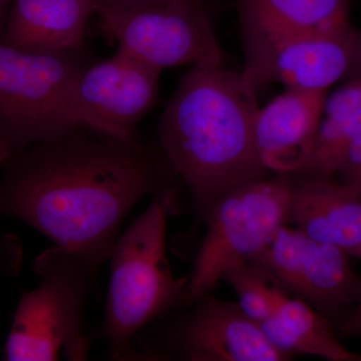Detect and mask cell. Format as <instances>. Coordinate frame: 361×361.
<instances>
[{"label": "cell", "instance_id": "cell-19", "mask_svg": "<svg viewBox=\"0 0 361 361\" xmlns=\"http://www.w3.org/2000/svg\"><path fill=\"white\" fill-rule=\"evenodd\" d=\"M14 154L11 145L0 134V167ZM0 266L7 274H13L20 266V251L14 240L4 238L0 235Z\"/></svg>", "mask_w": 361, "mask_h": 361}, {"label": "cell", "instance_id": "cell-4", "mask_svg": "<svg viewBox=\"0 0 361 361\" xmlns=\"http://www.w3.org/2000/svg\"><path fill=\"white\" fill-rule=\"evenodd\" d=\"M92 63L85 49L37 54L0 40V134L14 154L90 121L75 101L80 75Z\"/></svg>", "mask_w": 361, "mask_h": 361}, {"label": "cell", "instance_id": "cell-20", "mask_svg": "<svg viewBox=\"0 0 361 361\" xmlns=\"http://www.w3.org/2000/svg\"><path fill=\"white\" fill-rule=\"evenodd\" d=\"M338 329L343 336H361V285L360 295H358L353 312Z\"/></svg>", "mask_w": 361, "mask_h": 361}, {"label": "cell", "instance_id": "cell-1", "mask_svg": "<svg viewBox=\"0 0 361 361\" xmlns=\"http://www.w3.org/2000/svg\"><path fill=\"white\" fill-rule=\"evenodd\" d=\"M179 180L158 142L78 128L9 158L0 214L75 254L96 278L137 202L152 197L179 211Z\"/></svg>", "mask_w": 361, "mask_h": 361}, {"label": "cell", "instance_id": "cell-11", "mask_svg": "<svg viewBox=\"0 0 361 361\" xmlns=\"http://www.w3.org/2000/svg\"><path fill=\"white\" fill-rule=\"evenodd\" d=\"M161 73L118 51L82 71L75 87V103L92 130L125 139L135 137L137 126L156 103Z\"/></svg>", "mask_w": 361, "mask_h": 361}, {"label": "cell", "instance_id": "cell-9", "mask_svg": "<svg viewBox=\"0 0 361 361\" xmlns=\"http://www.w3.org/2000/svg\"><path fill=\"white\" fill-rule=\"evenodd\" d=\"M118 49L163 68L223 63L222 49L202 0L114 6L99 0L97 13Z\"/></svg>", "mask_w": 361, "mask_h": 361}, {"label": "cell", "instance_id": "cell-13", "mask_svg": "<svg viewBox=\"0 0 361 361\" xmlns=\"http://www.w3.org/2000/svg\"><path fill=\"white\" fill-rule=\"evenodd\" d=\"M289 223L315 241L361 257V189L355 185L293 176Z\"/></svg>", "mask_w": 361, "mask_h": 361}, {"label": "cell", "instance_id": "cell-2", "mask_svg": "<svg viewBox=\"0 0 361 361\" xmlns=\"http://www.w3.org/2000/svg\"><path fill=\"white\" fill-rule=\"evenodd\" d=\"M257 94L223 63H198L166 106L158 144L191 194L194 230L228 190L267 177L254 137Z\"/></svg>", "mask_w": 361, "mask_h": 361}, {"label": "cell", "instance_id": "cell-6", "mask_svg": "<svg viewBox=\"0 0 361 361\" xmlns=\"http://www.w3.org/2000/svg\"><path fill=\"white\" fill-rule=\"evenodd\" d=\"M292 175L249 180L228 190L211 207L206 233L189 275L185 307L212 293L226 271L247 263L288 224Z\"/></svg>", "mask_w": 361, "mask_h": 361}, {"label": "cell", "instance_id": "cell-14", "mask_svg": "<svg viewBox=\"0 0 361 361\" xmlns=\"http://www.w3.org/2000/svg\"><path fill=\"white\" fill-rule=\"evenodd\" d=\"M99 0H13L0 40L37 54L84 49Z\"/></svg>", "mask_w": 361, "mask_h": 361}, {"label": "cell", "instance_id": "cell-18", "mask_svg": "<svg viewBox=\"0 0 361 361\" xmlns=\"http://www.w3.org/2000/svg\"><path fill=\"white\" fill-rule=\"evenodd\" d=\"M222 280L231 285L241 310L254 322L269 317L285 289L265 271L251 263H242L226 271Z\"/></svg>", "mask_w": 361, "mask_h": 361}, {"label": "cell", "instance_id": "cell-16", "mask_svg": "<svg viewBox=\"0 0 361 361\" xmlns=\"http://www.w3.org/2000/svg\"><path fill=\"white\" fill-rule=\"evenodd\" d=\"M361 140V80L355 78L326 97L310 159L296 177L331 179L346 151Z\"/></svg>", "mask_w": 361, "mask_h": 361}, {"label": "cell", "instance_id": "cell-3", "mask_svg": "<svg viewBox=\"0 0 361 361\" xmlns=\"http://www.w3.org/2000/svg\"><path fill=\"white\" fill-rule=\"evenodd\" d=\"M168 207L154 199L149 208L118 236L111 251L110 285L99 336L106 357L144 360L133 341L142 330L186 301L189 276L176 278L166 251Z\"/></svg>", "mask_w": 361, "mask_h": 361}, {"label": "cell", "instance_id": "cell-17", "mask_svg": "<svg viewBox=\"0 0 361 361\" xmlns=\"http://www.w3.org/2000/svg\"><path fill=\"white\" fill-rule=\"evenodd\" d=\"M351 0H236L240 26L277 32H326L350 25Z\"/></svg>", "mask_w": 361, "mask_h": 361}, {"label": "cell", "instance_id": "cell-7", "mask_svg": "<svg viewBox=\"0 0 361 361\" xmlns=\"http://www.w3.org/2000/svg\"><path fill=\"white\" fill-rule=\"evenodd\" d=\"M161 329L135 337L144 360L285 361L238 302L205 294Z\"/></svg>", "mask_w": 361, "mask_h": 361}, {"label": "cell", "instance_id": "cell-21", "mask_svg": "<svg viewBox=\"0 0 361 361\" xmlns=\"http://www.w3.org/2000/svg\"><path fill=\"white\" fill-rule=\"evenodd\" d=\"M104 4L114 6L134 7L153 6V4H166V2L179 1V0H103Z\"/></svg>", "mask_w": 361, "mask_h": 361}, {"label": "cell", "instance_id": "cell-8", "mask_svg": "<svg viewBox=\"0 0 361 361\" xmlns=\"http://www.w3.org/2000/svg\"><path fill=\"white\" fill-rule=\"evenodd\" d=\"M242 78L258 92L270 84L329 90L357 66L358 32L348 25L326 32H277L240 26Z\"/></svg>", "mask_w": 361, "mask_h": 361}, {"label": "cell", "instance_id": "cell-10", "mask_svg": "<svg viewBox=\"0 0 361 361\" xmlns=\"http://www.w3.org/2000/svg\"><path fill=\"white\" fill-rule=\"evenodd\" d=\"M348 256L285 225L248 263L265 271L339 329L353 312L360 290L361 281Z\"/></svg>", "mask_w": 361, "mask_h": 361}, {"label": "cell", "instance_id": "cell-12", "mask_svg": "<svg viewBox=\"0 0 361 361\" xmlns=\"http://www.w3.org/2000/svg\"><path fill=\"white\" fill-rule=\"evenodd\" d=\"M327 90L286 89L259 108L254 137L268 172L296 175L310 159L322 122Z\"/></svg>", "mask_w": 361, "mask_h": 361}, {"label": "cell", "instance_id": "cell-22", "mask_svg": "<svg viewBox=\"0 0 361 361\" xmlns=\"http://www.w3.org/2000/svg\"><path fill=\"white\" fill-rule=\"evenodd\" d=\"M11 1H13V0H0V37H1L4 25H6V21L7 16H8L9 8H11Z\"/></svg>", "mask_w": 361, "mask_h": 361}, {"label": "cell", "instance_id": "cell-5", "mask_svg": "<svg viewBox=\"0 0 361 361\" xmlns=\"http://www.w3.org/2000/svg\"><path fill=\"white\" fill-rule=\"evenodd\" d=\"M32 270L39 282L21 295L4 360H87L90 338L84 314L96 278L75 254L58 245L39 254Z\"/></svg>", "mask_w": 361, "mask_h": 361}, {"label": "cell", "instance_id": "cell-15", "mask_svg": "<svg viewBox=\"0 0 361 361\" xmlns=\"http://www.w3.org/2000/svg\"><path fill=\"white\" fill-rule=\"evenodd\" d=\"M258 325L270 343L290 357L295 353L332 361H355L360 357L337 341L331 322L287 291L280 296L272 314Z\"/></svg>", "mask_w": 361, "mask_h": 361}]
</instances>
